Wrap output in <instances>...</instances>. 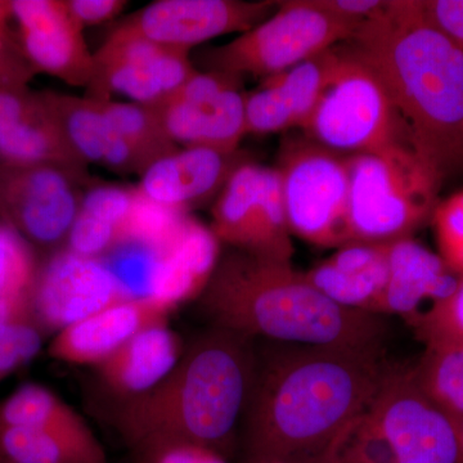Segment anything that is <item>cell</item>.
Returning <instances> with one entry per match:
<instances>
[{
	"mask_svg": "<svg viewBox=\"0 0 463 463\" xmlns=\"http://www.w3.org/2000/svg\"><path fill=\"white\" fill-rule=\"evenodd\" d=\"M255 352L240 422L245 463H334L390 370L381 346L267 341Z\"/></svg>",
	"mask_w": 463,
	"mask_h": 463,
	"instance_id": "6da1fadb",
	"label": "cell"
},
{
	"mask_svg": "<svg viewBox=\"0 0 463 463\" xmlns=\"http://www.w3.org/2000/svg\"><path fill=\"white\" fill-rule=\"evenodd\" d=\"M346 44L383 81L423 163L441 182L463 173V51L422 17L419 0H389Z\"/></svg>",
	"mask_w": 463,
	"mask_h": 463,
	"instance_id": "7a4b0ae2",
	"label": "cell"
},
{
	"mask_svg": "<svg viewBox=\"0 0 463 463\" xmlns=\"http://www.w3.org/2000/svg\"><path fill=\"white\" fill-rule=\"evenodd\" d=\"M255 355L252 339L214 326L158 385L116 408V429L137 455L185 443L223 456L242 419Z\"/></svg>",
	"mask_w": 463,
	"mask_h": 463,
	"instance_id": "3957f363",
	"label": "cell"
},
{
	"mask_svg": "<svg viewBox=\"0 0 463 463\" xmlns=\"http://www.w3.org/2000/svg\"><path fill=\"white\" fill-rule=\"evenodd\" d=\"M200 306L216 327L252 340L373 347L388 331L383 316L339 306L291 263L236 249L219 258Z\"/></svg>",
	"mask_w": 463,
	"mask_h": 463,
	"instance_id": "277c9868",
	"label": "cell"
},
{
	"mask_svg": "<svg viewBox=\"0 0 463 463\" xmlns=\"http://www.w3.org/2000/svg\"><path fill=\"white\" fill-rule=\"evenodd\" d=\"M350 242L389 243L431 221L441 182L408 146L349 155Z\"/></svg>",
	"mask_w": 463,
	"mask_h": 463,
	"instance_id": "5b68a950",
	"label": "cell"
},
{
	"mask_svg": "<svg viewBox=\"0 0 463 463\" xmlns=\"http://www.w3.org/2000/svg\"><path fill=\"white\" fill-rule=\"evenodd\" d=\"M301 130L307 138L343 155L376 154L394 146L411 147L383 81L344 43L330 79Z\"/></svg>",
	"mask_w": 463,
	"mask_h": 463,
	"instance_id": "8992f818",
	"label": "cell"
},
{
	"mask_svg": "<svg viewBox=\"0 0 463 463\" xmlns=\"http://www.w3.org/2000/svg\"><path fill=\"white\" fill-rule=\"evenodd\" d=\"M358 26L334 16L316 0L279 2L267 20L203 54L207 71L263 80L288 71L353 38Z\"/></svg>",
	"mask_w": 463,
	"mask_h": 463,
	"instance_id": "52a82bcc",
	"label": "cell"
},
{
	"mask_svg": "<svg viewBox=\"0 0 463 463\" xmlns=\"http://www.w3.org/2000/svg\"><path fill=\"white\" fill-rule=\"evenodd\" d=\"M347 157L306 136L285 143L276 169L292 236L319 248L350 243Z\"/></svg>",
	"mask_w": 463,
	"mask_h": 463,
	"instance_id": "ba28073f",
	"label": "cell"
},
{
	"mask_svg": "<svg viewBox=\"0 0 463 463\" xmlns=\"http://www.w3.org/2000/svg\"><path fill=\"white\" fill-rule=\"evenodd\" d=\"M210 230L232 248L291 263L294 243L276 167L242 161L213 203Z\"/></svg>",
	"mask_w": 463,
	"mask_h": 463,
	"instance_id": "9c48e42d",
	"label": "cell"
},
{
	"mask_svg": "<svg viewBox=\"0 0 463 463\" xmlns=\"http://www.w3.org/2000/svg\"><path fill=\"white\" fill-rule=\"evenodd\" d=\"M96 182L57 164L0 165V221L33 248L60 250Z\"/></svg>",
	"mask_w": 463,
	"mask_h": 463,
	"instance_id": "30bf717a",
	"label": "cell"
},
{
	"mask_svg": "<svg viewBox=\"0 0 463 463\" xmlns=\"http://www.w3.org/2000/svg\"><path fill=\"white\" fill-rule=\"evenodd\" d=\"M368 416L397 463H463L458 426L419 388L412 368L390 367Z\"/></svg>",
	"mask_w": 463,
	"mask_h": 463,
	"instance_id": "8fae6325",
	"label": "cell"
},
{
	"mask_svg": "<svg viewBox=\"0 0 463 463\" xmlns=\"http://www.w3.org/2000/svg\"><path fill=\"white\" fill-rule=\"evenodd\" d=\"M190 53L115 27L94 51V75L85 96L109 99L120 94L130 102L160 105L197 71Z\"/></svg>",
	"mask_w": 463,
	"mask_h": 463,
	"instance_id": "7c38bea8",
	"label": "cell"
},
{
	"mask_svg": "<svg viewBox=\"0 0 463 463\" xmlns=\"http://www.w3.org/2000/svg\"><path fill=\"white\" fill-rule=\"evenodd\" d=\"M245 103L242 79L197 70L169 99L151 108L178 147L233 154L248 136Z\"/></svg>",
	"mask_w": 463,
	"mask_h": 463,
	"instance_id": "4fadbf2b",
	"label": "cell"
},
{
	"mask_svg": "<svg viewBox=\"0 0 463 463\" xmlns=\"http://www.w3.org/2000/svg\"><path fill=\"white\" fill-rule=\"evenodd\" d=\"M279 2L156 0L116 27L175 50L191 52L207 41L246 33L267 20Z\"/></svg>",
	"mask_w": 463,
	"mask_h": 463,
	"instance_id": "5bb4252c",
	"label": "cell"
},
{
	"mask_svg": "<svg viewBox=\"0 0 463 463\" xmlns=\"http://www.w3.org/2000/svg\"><path fill=\"white\" fill-rule=\"evenodd\" d=\"M130 298L105 260L62 248L39 269L33 307L42 327L61 331Z\"/></svg>",
	"mask_w": 463,
	"mask_h": 463,
	"instance_id": "9a60e30c",
	"label": "cell"
},
{
	"mask_svg": "<svg viewBox=\"0 0 463 463\" xmlns=\"http://www.w3.org/2000/svg\"><path fill=\"white\" fill-rule=\"evenodd\" d=\"M9 3L21 50L33 71L87 90L94 75V52L66 0Z\"/></svg>",
	"mask_w": 463,
	"mask_h": 463,
	"instance_id": "2e32d148",
	"label": "cell"
},
{
	"mask_svg": "<svg viewBox=\"0 0 463 463\" xmlns=\"http://www.w3.org/2000/svg\"><path fill=\"white\" fill-rule=\"evenodd\" d=\"M57 164L91 176L65 141L44 90L0 83V165Z\"/></svg>",
	"mask_w": 463,
	"mask_h": 463,
	"instance_id": "e0dca14e",
	"label": "cell"
},
{
	"mask_svg": "<svg viewBox=\"0 0 463 463\" xmlns=\"http://www.w3.org/2000/svg\"><path fill=\"white\" fill-rule=\"evenodd\" d=\"M242 161L239 151L227 154L205 147H179L145 170L137 191L163 209L190 214L215 201Z\"/></svg>",
	"mask_w": 463,
	"mask_h": 463,
	"instance_id": "ac0fdd59",
	"label": "cell"
},
{
	"mask_svg": "<svg viewBox=\"0 0 463 463\" xmlns=\"http://www.w3.org/2000/svg\"><path fill=\"white\" fill-rule=\"evenodd\" d=\"M339 58V47L263 80L246 94V132L273 134L303 128Z\"/></svg>",
	"mask_w": 463,
	"mask_h": 463,
	"instance_id": "d6986e66",
	"label": "cell"
},
{
	"mask_svg": "<svg viewBox=\"0 0 463 463\" xmlns=\"http://www.w3.org/2000/svg\"><path fill=\"white\" fill-rule=\"evenodd\" d=\"M61 132L85 166L103 167L118 175H142L148 165L109 120L100 99L44 90Z\"/></svg>",
	"mask_w": 463,
	"mask_h": 463,
	"instance_id": "ffe728a7",
	"label": "cell"
},
{
	"mask_svg": "<svg viewBox=\"0 0 463 463\" xmlns=\"http://www.w3.org/2000/svg\"><path fill=\"white\" fill-rule=\"evenodd\" d=\"M389 276L377 315L402 316L408 323L455 291L459 279L440 255L412 237L388 243Z\"/></svg>",
	"mask_w": 463,
	"mask_h": 463,
	"instance_id": "44dd1931",
	"label": "cell"
},
{
	"mask_svg": "<svg viewBox=\"0 0 463 463\" xmlns=\"http://www.w3.org/2000/svg\"><path fill=\"white\" fill-rule=\"evenodd\" d=\"M169 312L151 298L121 301L58 332L50 354L66 364H99L139 332L164 323Z\"/></svg>",
	"mask_w": 463,
	"mask_h": 463,
	"instance_id": "7402d4cb",
	"label": "cell"
},
{
	"mask_svg": "<svg viewBox=\"0 0 463 463\" xmlns=\"http://www.w3.org/2000/svg\"><path fill=\"white\" fill-rule=\"evenodd\" d=\"M182 353L179 337L165 323L151 326L97 364L99 383L116 398L118 407L158 385L172 373Z\"/></svg>",
	"mask_w": 463,
	"mask_h": 463,
	"instance_id": "603a6c76",
	"label": "cell"
},
{
	"mask_svg": "<svg viewBox=\"0 0 463 463\" xmlns=\"http://www.w3.org/2000/svg\"><path fill=\"white\" fill-rule=\"evenodd\" d=\"M304 276L339 306L377 315L388 283V243H347Z\"/></svg>",
	"mask_w": 463,
	"mask_h": 463,
	"instance_id": "cb8c5ba5",
	"label": "cell"
},
{
	"mask_svg": "<svg viewBox=\"0 0 463 463\" xmlns=\"http://www.w3.org/2000/svg\"><path fill=\"white\" fill-rule=\"evenodd\" d=\"M219 245L210 227L185 216L172 242L158 254L149 298L172 310L200 295L221 258Z\"/></svg>",
	"mask_w": 463,
	"mask_h": 463,
	"instance_id": "d4e9b609",
	"label": "cell"
},
{
	"mask_svg": "<svg viewBox=\"0 0 463 463\" xmlns=\"http://www.w3.org/2000/svg\"><path fill=\"white\" fill-rule=\"evenodd\" d=\"M0 462L106 463L105 450L84 430L0 426Z\"/></svg>",
	"mask_w": 463,
	"mask_h": 463,
	"instance_id": "484cf974",
	"label": "cell"
},
{
	"mask_svg": "<svg viewBox=\"0 0 463 463\" xmlns=\"http://www.w3.org/2000/svg\"><path fill=\"white\" fill-rule=\"evenodd\" d=\"M412 368L419 388L456 425L463 421V341L430 344Z\"/></svg>",
	"mask_w": 463,
	"mask_h": 463,
	"instance_id": "4316f807",
	"label": "cell"
},
{
	"mask_svg": "<svg viewBox=\"0 0 463 463\" xmlns=\"http://www.w3.org/2000/svg\"><path fill=\"white\" fill-rule=\"evenodd\" d=\"M0 426L8 428L88 429L80 416L54 395L36 383H26L0 403Z\"/></svg>",
	"mask_w": 463,
	"mask_h": 463,
	"instance_id": "83f0119b",
	"label": "cell"
},
{
	"mask_svg": "<svg viewBox=\"0 0 463 463\" xmlns=\"http://www.w3.org/2000/svg\"><path fill=\"white\" fill-rule=\"evenodd\" d=\"M33 298L0 300V379L29 364L42 347Z\"/></svg>",
	"mask_w": 463,
	"mask_h": 463,
	"instance_id": "f1b7e54d",
	"label": "cell"
},
{
	"mask_svg": "<svg viewBox=\"0 0 463 463\" xmlns=\"http://www.w3.org/2000/svg\"><path fill=\"white\" fill-rule=\"evenodd\" d=\"M100 102L118 132L138 152L148 166L179 148L167 137L151 106L112 99H100Z\"/></svg>",
	"mask_w": 463,
	"mask_h": 463,
	"instance_id": "f546056e",
	"label": "cell"
},
{
	"mask_svg": "<svg viewBox=\"0 0 463 463\" xmlns=\"http://www.w3.org/2000/svg\"><path fill=\"white\" fill-rule=\"evenodd\" d=\"M39 269L33 246L0 221V300L33 298Z\"/></svg>",
	"mask_w": 463,
	"mask_h": 463,
	"instance_id": "4dcf8cb0",
	"label": "cell"
},
{
	"mask_svg": "<svg viewBox=\"0 0 463 463\" xmlns=\"http://www.w3.org/2000/svg\"><path fill=\"white\" fill-rule=\"evenodd\" d=\"M410 325L425 345L463 341V276L449 297L429 307Z\"/></svg>",
	"mask_w": 463,
	"mask_h": 463,
	"instance_id": "1f68e13d",
	"label": "cell"
},
{
	"mask_svg": "<svg viewBox=\"0 0 463 463\" xmlns=\"http://www.w3.org/2000/svg\"><path fill=\"white\" fill-rule=\"evenodd\" d=\"M439 255L448 267L463 276V191L435 207L431 216Z\"/></svg>",
	"mask_w": 463,
	"mask_h": 463,
	"instance_id": "d6a6232c",
	"label": "cell"
},
{
	"mask_svg": "<svg viewBox=\"0 0 463 463\" xmlns=\"http://www.w3.org/2000/svg\"><path fill=\"white\" fill-rule=\"evenodd\" d=\"M334 463H397V458L367 411L347 432Z\"/></svg>",
	"mask_w": 463,
	"mask_h": 463,
	"instance_id": "836d02e7",
	"label": "cell"
},
{
	"mask_svg": "<svg viewBox=\"0 0 463 463\" xmlns=\"http://www.w3.org/2000/svg\"><path fill=\"white\" fill-rule=\"evenodd\" d=\"M12 23L11 3L0 0V83L29 84L36 74L24 56Z\"/></svg>",
	"mask_w": 463,
	"mask_h": 463,
	"instance_id": "e575fe53",
	"label": "cell"
},
{
	"mask_svg": "<svg viewBox=\"0 0 463 463\" xmlns=\"http://www.w3.org/2000/svg\"><path fill=\"white\" fill-rule=\"evenodd\" d=\"M422 17L463 51V0H419Z\"/></svg>",
	"mask_w": 463,
	"mask_h": 463,
	"instance_id": "d590c367",
	"label": "cell"
},
{
	"mask_svg": "<svg viewBox=\"0 0 463 463\" xmlns=\"http://www.w3.org/2000/svg\"><path fill=\"white\" fill-rule=\"evenodd\" d=\"M137 456L139 463H227L215 450L185 443L166 444Z\"/></svg>",
	"mask_w": 463,
	"mask_h": 463,
	"instance_id": "8d00e7d4",
	"label": "cell"
},
{
	"mask_svg": "<svg viewBox=\"0 0 463 463\" xmlns=\"http://www.w3.org/2000/svg\"><path fill=\"white\" fill-rule=\"evenodd\" d=\"M70 14L83 29L115 20L129 2L125 0H66Z\"/></svg>",
	"mask_w": 463,
	"mask_h": 463,
	"instance_id": "74e56055",
	"label": "cell"
},
{
	"mask_svg": "<svg viewBox=\"0 0 463 463\" xmlns=\"http://www.w3.org/2000/svg\"><path fill=\"white\" fill-rule=\"evenodd\" d=\"M319 7L353 25L364 24L379 16L388 7L389 0H316Z\"/></svg>",
	"mask_w": 463,
	"mask_h": 463,
	"instance_id": "f35d334b",
	"label": "cell"
},
{
	"mask_svg": "<svg viewBox=\"0 0 463 463\" xmlns=\"http://www.w3.org/2000/svg\"><path fill=\"white\" fill-rule=\"evenodd\" d=\"M459 444H461V455L463 462V421L461 422V425H459Z\"/></svg>",
	"mask_w": 463,
	"mask_h": 463,
	"instance_id": "ab89813d",
	"label": "cell"
},
{
	"mask_svg": "<svg viewBox=\"0 0 463 463\" xmlns=\"http://www.w3.org/2000/svg\"><path fill=\"white\" fill-rule=\"evenodd\" d=\"M0 463H5V462H0Z\"/></svg>",
	"mask_w": 463,
	"mask_h": 463,
	"instance_id": "60d3db41",
	"label": "cell"
}]
</instances>
